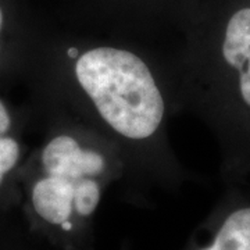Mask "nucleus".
Instances as JSON below:
<instances>
[{"instance_id":"2","label":"nucleus","mask_w":250,"mask_h":250,"mask_svg":"<svg viewBox=\"0 0 250 250\" xmlns=\"http://www.w3.org/2000/svg\"><path fill=\"white\" fill-rule=\"evenodd\" d=\"M41 136L21 171V200L31 228L59 250H95L96 218L124 164L114 146L67 108L27 99Z\"/></svg>"},{"instance_id":"3","label":"nucleus","mask_w":250,"mask_h":250,"mask_svg":"<svg viewBox=\"0 0 250 250\" xmlns=\"http://www.w3.org/2000/svg\"><path fill=\"white\" fill-rule=\"evenodd\" d=\"M35 121L27 103L14 104L0 89V211L20 205L21 171L31 150L28 132Z\"/></svg>"},{"instance_id":"4","label":"nucleus","mask_w":250,"mask_h":250,"mask_svg":"<svg viewBox=\"0 0 250 250\" xmlns=\"http://www.w3.org/2000/svg\"><path fill=\"white\" fill-rule=\"evenodd\" d=\"M39 36L16 22L11 0H0V89L22 83Z\"/></svg>"},{"instance_id":"5","label":"nucleus","mask_w":250,"mask_h":250,"mask_svg":"<svg viewBox=\"0 0 250 250\" xmlns=\"http://www.w3.org/2000/svg\"><path fill=\"white\" fill-rule=\"evenodd\" d=\"M123 250H131L125 245ZM182 250H250V203L232 206L200 225Z\"/></svg>"},{"instance_id":"1","label":"nucleus","mask_w":250,"mask_h":250,"mask_svg":"<svg viewBox=\"0 0 250 250\" xmlns=\"http://www.w3.org/2000/svg\"><path fill=\"white\" fill-rule=\"evenodd\" d=\"M22 83L31 100L67 108L114 146L124 164L120 193L147 207L190 174L170 139L182 111L170 59L116 43H56L38 38Z\"/></svg>"}]
</instances>
